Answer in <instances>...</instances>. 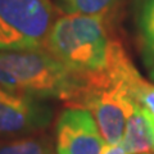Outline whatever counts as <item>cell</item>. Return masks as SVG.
<instances>
[{
  "mask_svg": "<svg viewBox=\"0 0 154 154\" xmlns=\"http://www.w3.org/2000/svg\"><path fill=\"white\" fill-rule=\"evenodd\" d=\"M57 154H102L105 140L94 116L84 108L67 107L55 122Z\"/></svg>",
  "mask_w": 154,
  "mask_h": 154,
  "instance_id": "6",
  "label": "cell"
},
{
  "mask_svg": "<svg viewBox=\"0 0 154 154\" xmlns=\"http://www.w3.org/2000/svg\"><path fill=\"white\" fill-rule=\"evenodd\" d=\"M121 2L122 0H60L59 5L66 14H88L109 19Z\"/></svg>",
  "mask_w": 154,
  "mask_h": 154,
  "instance_id": "9",
  "label": "cell"
},
{
  "mask_svg": "<svg viewBox=\"0 0 154 154\" xmlns=\"http://www.w3.org/2000/svg\"><path fill=\"white\" fill-rule=\"evenodd\" d=\"M136 103L130 96L123 80L89 85L76 108H84L94 116L100 134L107 144H121L127 118Z\"/></svg>",
  "mask_w": 154,
  "mask_h": 154,
  "instance_id": "4",
  "label": "cell"
},
{
  "mask_svg": "<svg viewBox=\"0 0 154 154\" xmlns=\"http://www.w3.org/2000/svg\"><path fill=\"white\" fill-rule=\"evenodd\" d=\"M139 37L143 59L148 67L154 64V0L144 4L139 18Z\"/></svg>",
  "mask_w": 154,
  "mask_h": 154,
  "instance_id": "10",
  "label": "cell"
},
{
  "mask_svg": "<svg viewBox=\"0 0 154 154\" xmlns=\"http://www.w3.org/2000/svg\"><path fill=\"white\" fill-rule=\"evenodd\" d=\"M125 85L134 102L154 116V85L144 80L137 69H134L126 77Z\"/></svg>",
  "mask_w": 154,
  "mask_h": 154,
  "instance_id": "11",
  "label": "cell"
},
{
  "mask_svg": "<svg viewBox=\"0 0 154 154\" xmlns=\"http://www.w3.org/2000/svg\"><path fill=\"white\" fill-rule=\"evenodd\" d=\"M53 117L54 109L46 99L0 86V141L44 132Z\"/></svg>",
  "mask_w": 154,
  "mask_h": 154,
  "instance_id": "5",
  "label": "cell"
},
{
  "mask_svg": "<svg viewBox=\"0 0 154 154\" xmlns=\"http://www.w3.org/2000/svg\"><path fill=\"white\" fill-rule=\"evenodd\" d=\"M45 48L90 82L107 75L122 44L112 37L108 19L88 14H64L54 22Z\"/></svg>",
  "mask_w": 154,
  "mask_h": 154,
  "instance_id": "2",
  "label": "cell"
},
{
  "mask_svg": "<svg viewBox=\"0 0 154 154\" xmlns=\"http://www.w3.org/2000/svg\"><path fill=\"white\" fill-rule=\"evenodd\" d=\"M121 145L127 154H150L153 152L150 122L148 119L146 110L137 103L127 118Z\"/></svg>",
  "mask_w": 154,
  "mask_h": 154,
  "instance_id": "7",
  "label": "cell"
},
{
  "mask_svg": "<svg viewBox=\"0 0 154 154\" xmlns=\"http://www.w3.org/2000/svg\"><path fill=\"white\" fill-rule=\"evenodd\" d=\"M55 21L50 0H0V51L45 48Z\"/></svg>",
  "mask_w": 154,
  "mask_h": 154,
  "instance_id": "3",
  "label": "cell"
},
{
  "mask_svg": "<svg viewBox=\"0 0 154 154\" xmlns=\"http://www.w3.org/2000/svg\"><path fill=\"white\" fill-rule=\"evenodd\" d=\"M146 110V109H145ZM146 116H148V119H149V122H150V126H152V136H153V150H154V116L150 113V112H148L146 110Z\"/></svg>",
  "mask_w": 154,
  "mask_h": 154,
  "instance_id": "13",
  "label": "cell"
},
{
  "mask_svg": "<svg viewBox=\"0 0 154 154\" xmlns=\"http://www.w3.org/2000/svg\"><path fill=\"white\" fill-rule=\"evenodd\" d=\"M0 154H57L50 137L37 134L0 141Z\"/></svg>",
  "mask_w": 154,
  "mask_h": 154,
  "instance_id": "8",
  "label": "cell"
},
{
  "mask_svg": "<svg viewBox=\"0 0 154 154\" xmlns=\"http://www.w3.org/2000/svg\"><path fill=\"white\" fill-rule=\"evenodd\" d=\"M102 154H127V152L125 150V148L121 145V144H107L105 143V145L102 150Z\"/></svg>",
  "mask_w": 154,
  "mask_h": 154,
  "instance_id": "12",
  "label": "cell"
},
{
  "mask_svg": "<svg viewBox=\"0 0 154 154\" xmlns=\"http://www.w3.org/2000/svg\"><path fill=\"white\" fill-rule=\"evenodd\" d=\"M0 86L40 99H58L76 107L89 86L46 48L0 51Z\"/></svg>",
  "mask_w": 154,
  "mask_h": 154,
  "instance_id": "1",
  "label": "cell"
},
{
  "mask_svg": "<svg viewBox=\"0 0 154 154\" xmlns=\"http://www.w3.org/2000/svg\"><path fill=\"white\" fill-rule=\"evenodd\" d=\"M149 77L154 81V64L150 67V69H149Z\"/></svg>",
  "mask_w": 154,
  "mask_h": 154,
  "instance_id": "14",
  "label": "cell"
}]
</instances>
